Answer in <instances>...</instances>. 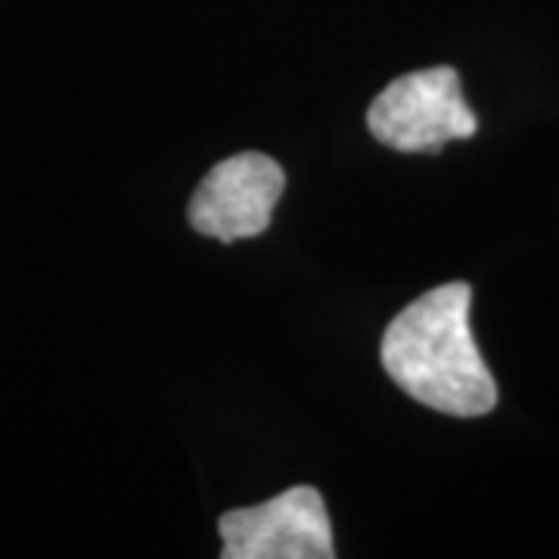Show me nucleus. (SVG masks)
Wrapping results in <instances>:
<instances>
[{"label": "nucleus", "instance_id": "4", "mask_svg": "<svg viewBox=\"0 0 559 559\" xmlns=\"http://www.w3.org/2000/svg\"><path fill=\"white\" fill-rule=\"evenodd\" d=\"M286 190V171L264 153H237L218 162L197 187L187 218L193 230L218 242H237L267 230Z\"/></svg>", "mask_w": 559, "mask_h": 559}, {"label": "nucleus", "instance_id": "1", "mask_svg": "<svg viewBox=\"0 0 559 559\" xmlns=\"http://www.w3.org/2000/svg\"><path fill=\"white\" fill-rule=\"evenodd\" d=\"M473 289L444 283L411 301L382 336V367L411 399L448 417H485L498 385L469 330Z\"/></svg>", "mask_w": 559, "mask_h": 559}, {"label": "nucleus", "instance_id": "3", "mask_svg": "<svg viewBox=\"0 0 559 559\" xmlns=\"http://www.w3.org/2000/svg\"><path fill=\"white\" fill-rule=\"evenodd\" d=\"M224 559H333L330 513L318 488L296 485L259 507L224 513Z\"/></svg>", "mask_w": 559, "mask_h": 559}, {"label": "nucleus", "instance_id": "2", "mask_svg": "<svg viewBox=\"0 0 559 559\" xmlns=\"http://www.w3.org/2000/svg\"><path fill=\"white\" fill-rule=\"evenodd\" d=\"M367 128L389 150L439 153L451 140L473 138L479 119L463 100L457 72L439 66L392 81L370 103Z\"/></svg>", "mask_w": 559, "mask_h": 559}]
</instances>
